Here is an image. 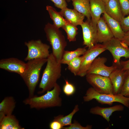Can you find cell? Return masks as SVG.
<instances>
[{"mask_svg":"<svg viewBox=\"0 0 129 129\" xmlns=\"http://www.w3.org/2000/svg\"><path fill=\"white\" fill-rule=\"evenodd\" d=\"M61 89L57 83L52 90L47 91L40 96L34 95L25 99L23 102L32 108L37 109L55 107H60L62 105V99L60 95Z\"/></svg>","mask_w":129,"mask_h":129,"instance_id":"obj_1","label":"cell"},{"mask_svg":"<svg viewBox=\"0 0 129 129\" xmlns=\"http://www.w3.org/2000/svg\"><path fill=\"white\" fill-rule=\"evenodd\" d=\"M47 59L46 65L39 86L42 90L38 92L39 94L51 90L61 75L62 64L57 61L52 53Z\"/></svg>","mask_w":129,"mask_h":129,"instance_id":"obj_2","label":"cell"},{"mask_svg":"<svg viewBox=\"0 0 129 129\" xmlns=\"http://www.w3.org/2000/svg\"><path fill=\"white\" fill-rule=\"evenodd\" d=\"M47 58L37 59L29 60L26 67L21 75L28 89L29 97L33 96L38 82L40 73L43 66L47 61Z\"/></svg>","mask_w":129,"mask_h":129,"instance_id":"obj_3","label":"cell"},{"mask_svg":"<svg viewBox=\"0 0 129 129\" xmlns=\"http://www.w3.org/2000/svg\"><path fill=\"white\" fill-rule=\"evenodd\" d=\"M44 30L47 40L52 46V53L60 63L67 45L65 38L59 28L49 23L46 24Z\"/></svg>","mask_w":129,"mask_h":129,"instance_id":"obj_4","label":"cell"},{"mask_svg":"<svg viewBox=\"0 0 129 129\" xmlns=\"http://www.w3.org/2000/svg\"><path fill=\"white\" fill-rule=\"evenodd\" d=\"M84 102H88L95 99L102 104L110 105L113 102H117L121 103L126 107H129V97H125L120 94L116 95L99 93L92 87L88 88L83 97Z\"/></svg>","mask_w":129,"mask_h":129,"instance_id":"obj_5","label":"cell"},{"mask_svg":"<svg viewBox=\"0 0 129 129\" xmlns=\"http://www.w3.org/2000/svg\"><path fill=\"white\" fill-rule=\"evenodd\" d=\"M102 44L113 56V65L118 68H122L120 58L122 57L129 58V47L121 40L114 37Z\"/></svg>","mask_w":129,"mask_h":129,"instance_id":"obj_6","label":"cell"},{"mask_svg":"<svg viewBox=\"0 0 129 129\" xmlns=\"http://www.w3.org/2000/svg\"><path fill=\"white\" fill-rule=\"evenodd\" d=\"M24 43L28 48L27 54L24 59L25 61L37 59L47 58L50 55V46L43 43L40 39L31 40L25 42Z\"/></svg>","mask_w":129,"mask_h":129,"instance_id":"obj_7","label":"cell"},{"mask_svg":"<svg viewBox=\"0 0 129 129\" xmlns=\"http://www.w3.org/2000/svg\"><path fill=\"white\" fill-rule=\"evenodd\" d=\"M86 76L87 82L97 91L113 94L112 85L109 77L94 74H87Z\"/></svg>","mask_w":129,"mask_h":129,"instance_id":"obj_8","label":"cell"},{"mask_svg":"<svg viewBox=\"0 0 129 129\" xmlns=\"http://www.w3.org/2000/svg\"><path fill=\"white\" fill-rule=\"evenodd\" d=\"M106 50L105 45L103 44L97 43L88 49L82 55L83 59L78 76L81 77L86 76L94 60L99 55Z\"/></svg>","mask_w":129,"mask_h":129,"instance_id":"obj_9","label":"cell"},{"mask_svg":"<svg viewBox=\"0 0 129 129\" xmlns=\"http://www.w3.org/2000/svg\"><path fill=\"white\" fill-rule=\"evenodd\" d=\"M80 25L82 31L83 45L89 49L97 43V24L91 18L87 19Z\"/></svg>","mask_w":129,"mask_h":129,"instance_id":"obj_10","label":"cell"},{"mask_svg":"<svg viewBox=\"0 0 129 129\" xmlns=\"http://www.w3.org/2000/svg\"><path fill=\"white\" fill-rule=\"evenodd\" d=\"M107 60L105 57L96 58L91 64L87 74H94L109 77L112 72L117 67L112 65L110 66H106L105 63Z\"/></svg>","mask_w":129,"mask_h":129,"instance_id":"obj_11","label":"cell"},{"mask_svg":"<svg viewBox=\"0 0 129 129\" xmlns=\"http://www.w3.org/2000/svg\"><path fill=\"white\" fill-rule=\"evenodd\" d=\"M26 63L18 59L10 58L0 60V68L8 72L17 73L20 75L24 72Z\"/></svg>","mask_w":129,"mask_h":129,"instance_id":"obj_12","label":"cell"},{"mask_svg":"<svg viewBox=\"0 0 129 129\" xmlns=\"http://www.w3.org/2000/svg\"><path fill=\"white\" fill-rule=\"evenodd\" d=\"M97 27V43H104L114 37L103 17H101L98 21Z\"/></svg>","mask_w":129,"mask_h":129,"instance_id":"obj_13","label":"cell"},{"mask_svg":"<svg viewBox=\"0 0 129 129\" xmlns=\"http://www.w3.org/2000/svg\"><path fill=\"white\" fill-rule=\"evenodd\" d=\"M125 72L122 68L117 67L109 77L112 85L114 95L120 94L124 83Z\"/></svg>","mask_w":129,"mask_h":129,"instance_id":"obj_14","label":"cell"},{"mask_svg":"<svg viewBox=\"0 0 129 129\" xmlns=\"http://www.w3.org/2000/svg\"><path fill=\"white\" fill-rule=\"evenodd\" d=\"M59 12L66 20L76 26L81 25L84 22L85 16L74 9L66 7L61 9Z\"/></svg>","mask_w":129,"mask_h":129,"instance_id":"obj_15","label":"cell"},{"mask_svg":"<svg viewBox=\"0 0 129 129\" xmlns=\"http://www.w3.org/2000/svg\"><path fill=\"white\" fill-rule=\"evenodd\" d=\"M124 109V107L121 105H116L107 108L97 106L91 108L90 110V112L91 114L102 116L108 122H109L110 117L113 112L122 111Z\"/></svg>","mask_w":129,"mask_h":129,"instance_id":"obj_16","label":"cell"},{"mask_svg":"<svg viewBox=\"0 0 129 129\" xmlns=\"http://www.w3.org/2000/svg\"><path fill=\"white\" fill-rule=\"evenodd\" d=\"M112 33L114 37L121 40L125 32L122 29L120 22L110 16L105 12L103 16Z\"/></svg>","mask_w":129,"mask_h":129,"instance_id":"obj_17","label":"cell"},{"mask_svg":"<svg viewBox=\"0 0 129 129\" xmlns=\"http://www.w3.org/2000/svg\"><path fill=\"white\" fill-rule=\"evenodd\" d=\"M91 19L97 24L102 14L105 11V4L102 0H89Z\"/></svg>","mask_w":129,"mask_h":129,"instance_id":"obj_18","label":"cell"},{"mask_svg":"<svg viewBox=\"0 0 129 129\" xmlns=\"http://www.w3.org/2000/svg\"><path fill=\"white\" fill-rule=\"evenodd\" d=\"M105 12L119 22L123 17L118 0H109L105 5Z\"/></svg>","mask_w":129,"mask_h":129,"instance_id":"obj_19","label":"cell"},{"mask_svg":"<svg viewBox=\"0 0 129 129\" xmlns=\"http://www.w3.org/2000/svg\"><path fill=\"white\" fill-rule=\"evenodd\" d=\"M18 120L12 114L0 116V129H24Z\"/></svg>","mask_w":129,"mask_h":129,"instance_id":"obj_20","label":"cell"},{"mask_svg":"<svg viewBox=\"0 0 129 129\" xmlns=\"http://www.w3.org/2000/svg\"><path fill=\"white\" fill-rule=\"evenodd\" d=\"M51 18L53 22V25L56 27L59 28L62 27L66 24L70 23L67 21L53 7L49 5L46 6Z\"/></svg>","mask_w":129,"mask_h":129,"instance_id":"obj_21","label":"cell"},{"mask_svg":"<svg viewBox=\"0 0 129 129\" xmlns=\"http://www.w3.org/2000/svg\"><path fill=\"white\" fill-rule=\"evenodd\" d=\"M16 104L15 100L12 97H5L0 103V115H7L12 114Z\"/></svg>","mask_w":129,"mask_h":129,"instance_id":"obj_22","label":"cell"},{"mask_svg":"<svg viewBox=\"0 0 129 129\" xmlns=\"http://www.w3.org/2000/svg\"><path fill=\"white\" fill-rule=\"evenodd\" d=\"M72 1L74 9L83 15L87 19L91 18L89 0H74Z\"/></svg>","mask_w":129,"mask_h":129,"instance_id":"obj_23","label":"cell"},{"mask_svg":"<svg viewBox=\"0 0 129 129\" xmlns=\"http://www.w3.org/2000/svg\"><path fill=\"white\" fill-rule=\"evenodd\" d=\"M87 50L85 48H79L72 51L65 50L60 63L67 64L74 59L83 55Z\"/></svg>","mask_w":129,"mask_h":129,"instance_id":"obj_24","label":"cell"},{"mask_svg":"<svg viewBox=\"0 0 129 129\" xmlns=\"http://www.w3.org/2000/svg\"><path fill=\"white\" fill-rule=\"evenodd\" d=\"M79 110L78 105H75L72 111L68 115L64 116L59 115L54 117V120L57 121L61 123L62 126H69L72 124V120L74 115Z\"/></svg>","mask_w":129,"mask_h":129,"instance_id":"obj_25","label":"cell"},{"mask_svg":"<svg viewBox=\"0 0 129 129\" xmlns=\"http://www.w3.org/2000/svg\"><path fill=\"white\" fill-rule=\"evenodd\" d=\"M62 28L66 32L67 39L69 42L76 41V36L78 33L76 26L69 23L65 25Z\"/></svg>","mask_w":129,"mask_h":129,"instance_id":"obj_26","label":"cell"},{"mask_svg":"<svg viewBox=\"0 0 129 129\" xmlns=\"http://www.w3.org/2000/svg\"><path fill=\"white\" fill-rule=\"evenodd\" d=\"M83 59V56H80L73 59L67 64L68 69L75 76H78Z\"/></svg>","mask_w":129,"mask_h":129,"instance_id":"obj_27","label":"cell"},{"mask_svg":"<svg viewBox=\"0 0 129 129\" xmlns=\"http://www.w3.org/2000/svg\"><path fill=\"white\" fill-rule=\"evenodd\" d=\"M120 94L129 97V70H125L124 83Z\"/></svg>","mask_w":129,"mask_h":129,"instance_id":"obj_28","label":"cell"},{"mask_svg":"<svg viewBox=\"0 0 129 129\" xmlns=\"http://www.w3.org/2000/svg\"><path fill=\"white\" fill-rule=\"evenodd\" d=\"M65 80V83L63 89V92L67 96L72 95L75 92V87L73 84L70 83L67 80Z\"/></svg>","mask_w":129,"mask_h":129,"instance_id":"obj_29","label":"cell"},{"mask_svg":"<svg viewBox=\"0 0 129 129\" xmlns=\"http://www.w3.org/2000/svg\"><path fill=\"white\" fill-rule=\"evenodd\" d=\"M92 127L91 125H87L86 126H82L79 122L75 120L70 125L66 127H63L64 129H91Z\"/></svg>","mask_w":129,"mask_h":129,"instance_id":"obj_30","label":"cell"},{"mask_svg":"<svg viewBox=\"0 0 129 129\" xmlns=\"http://www.w3.org/2000/svg\"><path fill=\"white\" fill-rule=\"evenodd\" d=\"M123 17L129 14V0H118Z\"/></svg>","mask_w":129,"mask_h":129,"instance_id":"obj_31","label":"cell"},{"mask_svg":"<svg viewBox=\"0 0 129 129\" xmlns=\"http://www.w3.org/2000/svg\"><path fill=\"white\" fill-rule=\"evenodd\" d=\"M120 23L122 28L125 32L129 30V15L125 17H123Z\"/></svg>","mask_w":129,"mask_h":129,"instance_id":"obj_32","label":"cell"},{"mask_svg":"<svg viewBox=\"0 0 129 129\" xmlns=\"http://www.w3.org/2000/svg\"><path fill=\"white\" fill-rule=\"evenodd\" d=\"M54 3L55 6L61 9L67 7V4L65 0H50Z\"/></svg>","mask_w":129,"mask_h":129,"instance_id":"obj_33","label":"cell"},{"mask_svg":"<svg viewBox=\"0 0 129 129\" xmlns=\"http://www.w3.org/2000/svg\"><path fill=\"white\" fill-rule=\"evenodd\" d=\"M49 127L51 129H62L63 127L59 122L53 120L50 124Z\"/></svg>","mask_w":129,"mask_h":129,"instance_id":"obj_34","label":"cell"},{"mask_svg":"<svg viewBox=\"0 0 129 129\" xmlns=\"http://www.w3.org/2000/svg\"><path fill=\"white\" fill-rule=\"evenodd\" d=\"M120 63L122 69L123 70H129V59L126 61L121 60Z\"/></svg>","mask_w":129,"mask_h":129,"instance_id":"obj_35","label":"cell"},{"mask_svg":"<svg viewBox=\"0 0 129 129\" xmlns=\"http://www.w3.org/2000/svg\"><path fill=\"white\" fill-rule=\"evenodd\" d=\"M121 40L129 47V30L125 32L124 36Z\"/></svg>","mask_w":129,"mask_h":129,"instance_id":"obj_36","label":"cell"},{"mask_svg":"<svg viewBox=\"0 0 129 129\" xmlns=\"http://www.w3.org/2000/svg\"><path fill=\"white\" fill-rule=\"evenodd\" d=\"M102 0L104 2L105 4H106L109 1V0Z\"/></svg>","mask_w":129,"mask_h":129,"instance_id":"obj_37","label":"cell"},{"mask_svg":"<svg viewBox=\"0 0 129 129\" xmlns=\"http://www.w3.org/2000/svg\"><path fill=\"white\" fill-rule=\"evenodd\" d=\"M66 1H73L74 0H65Z\"/></svg>","mask_w":129,"mask_h":129,"instance_id":"obj_38","label":"cell"},{"mask_svg":"<svg viewBox=\"0 0 129 129\" xmlns=\"http://www.w3.org/2000/svg\"></svg>","mask_w":129,"mask_h":129,"instance_id":"obj_39","label":"cell"},{"mask_svg":"<svg viewBox=\"0 0 129 129\" xmlns=\"http://www.w3.org/2000/svg\"></svg>","mask_w":129,"mask_h":129,"instance_id":"obj_40","label":"cell"}]
</instances>
